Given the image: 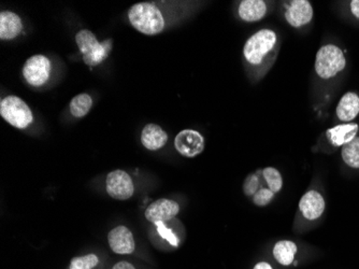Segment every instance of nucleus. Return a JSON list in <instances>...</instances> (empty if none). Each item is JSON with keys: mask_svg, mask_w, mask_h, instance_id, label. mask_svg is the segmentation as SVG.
<instances>
[{"mask_svg": "<svg viewBox=\"0 0 359 269\" xmlns=\"http://www.w3.org/2000/svg\"><path fill=\"white\" fill-rule=\"evenodd\" d=\"M128 18L135 29L144 35H157L165 28L164 16L153 4L140 3L133 6L128 11Z\"/></svg>", "mask_w": 359, "mask_h": 269, "instance_id": "f257e3e1", "label": "nucleus"}, {"mask_svg": "<svg viewBox=\"0 0 359 269\" xmlns=\"http://www.w3.org/2000/svg\"><path fill=\"white\" fill-rule=\"evenodd\" d=\"M76 44L81 53L83 54V60L88 66H97L102 64L112 48V41L98 42L96 36L90 30L82 29L76 34Z\"/></svg>", "mask_w": 359, "mask_h": 269, "instance_id": "f03ea898", "label": "nucleus"}, {"mask_svg": "<svg viewBox=\"0 0 359 269\" xmlns=\"http://www.w3.org/2000/svg\"><path fill=\"white\" fill-rule=\"evenodd\" d=\"M346 60L344 52L334 44L322 46L316 54V72L324 80L334 78L346 68Z\"/></svg>", "mask_w": 359, "mask_h": 269, "instance_id": "7ed1b4c3", "label": "nucleus"}, {"mask_svg": "<svg viewBox=\"0 0 359 269\" xmlns=\"http://www.w3.org/2000/svg\"><path fill=\"white\" fill-rule=\"evenodd\" d=\"M0 115L16 129H24L34 122V115L23 99L7 96L0 103Z\"/></svg>", "mask_w": 359, "mask_h": 269, "instance_id": "20e7f679", "label": "nucleus"}, {"mask_svg": "<svg viewBox=\"0 0 359 269\" xmlns=\"http://www.w3.org/2000/svg\"><path fill=\"white\" fill-rule=\"evenodd\" d=\"M276 44V34L271 29H262L245 42L244 58L250 64L258 65L263 62Z\"/></svg>", "mask_w": 359, "mask_h": 269, "instance_id": "39448f33", "label": "nucleus"}, {"mask_svg": "<svg viewBox=\"0 0 359 269\" xmlns=\"http://www.w3.org/2000/svg\"><path fill=\"white\" fill-rule=\"evenodd\" d=\"M51 62L43 55H35L28 58L23 67V76L30 86H43L51 74Z\"/></svg>", "mask_w": 359, "mask_h": 269, "instance_id": "423d86ee", "label": "nucleus"}, {"mask_svg": "<svg viewBox=\"0 0 359 269\" xmlns=\"http://www.w3.org/2000/svg\"><path fill=\"white\" fill-rule=\"evenodd\" d=\"M205 145V138L203 135L193 129L180 131L175 139V150L180 155L189 159H193L203 153Z\"/></svg>", "mask_w": 359, "mask_h": 269, "instance_id": "0eeeda50", "label": "nucleus"}, {"mask_svg": "<svg viewBox=\"0 0 359 269\" xmlns=\"http://www.w3.org/2000/svg\"><path fill=\"white\" fill-rule=\"evenodd\" d=\"M106 189L111 197L118 200L129 199L135 193L134 182L124 171H114L109 173Z\"/></svg>", "mask_w": 359, "mask_h": 269, "instance_id": "6e6552de", "label": "nucleus"}, {"mask_svg": "<svg viewBox=\"0 0 359 269\" xmlns=\"http://www.w3.org/2000/svg\"><path fill=\"white\" fill-rule=\"evenodd\" d=\"M180 212V206L177 202L166 198L155 200L145 210V218L151 223L170 221Z\"/></svg>", "mask_w": 359, "mask_h": 269, "instance_id": "1a4fd4ad", "label": "nucleus"}, {"mask_svg": "<svg viewBox=\"0 0 359 269\" xmlns=\"http://www.w3.org/2000/svg\"><path fill=\"white\" fill-rule=\"evenodd\" d=\"M108 242L111 250L116 254H132L136 249L134 236L126 226L113 228L108 235Z\"/></svg>", "mask_w": 359, "mask_h": 269, "instance_id": "9d476101", "label": "nucleus"}, {"mask_svg": "<svg viewBox=\"0 0 359 269\" xmlns=\"http://www.w3.org/2000/svg\"><path fill=\"white\" fill-rule=\"evenodd\" d=\"M285 19L292 27H302L313 19V8L308 0H294L286 10Z\"/></svg>", "mask_w": 359, "mask_h": 269, "instance_id": "9b49d317", "label": "nucleus"}, {"mask_svg": "<svg viewBox=\"0 0 359 269\" xmlns=\"http://www.w3.org/2000/svg\"><path fill=\"white\" fill-rule=\"evenodd\" d=\"M325 208H326V203L324 197L318 191L306 192L300 199L299 210L302 216L310 221H314L316 218H320L324 214Z\"/></svg>", "mask_w": 359, "mask_h": 269, "instance_id": "f8f14e48", "label": "nucleus"}, {"mask_svg": "<svg viewBox=\"0 0 359 269\" xmlns=\"http://www.w3.org/2000/svg\"><path fill=\"white\" fill-rule=\"evenodd\" d=\"M168 141V135L166 131L156 124L145 125L141 133V143L144 147L150 151H157L166 145Z\"/></svg>", "mask_w": 359, "mask_h": 269, "instance_id": "ddd939ff", "label": "nucleus"}, {"mask_svg": "<svg viewBox=\"0 0 359 269\" xmlns=\"http://www.w3.org/2000/svg\"><path fill=\"white\" fill-rule=\"evenodd\" d=\"M238 13L244 22L253 23L265 18L267 5L263 0H243L238 8Z\"/></svg>", "mask_w": 359, "mask_h": 269, "instance_id": "4468645a", "label": "nucleus"}, {"mask_svg": "<svg viewBox=\"0 0 359 269\" xmlns=\"http://www.w3.org/2000/svg\"><path fill=\"white\" fill-rule=\"evenodd\" d=\"M23 24L18 14L11 11L0 13V39L12 40L21 34Z\"/></svg>", "mask_w": 359, "mask_h": 269, "instance_id": "2eb2a0df", "label": "nucleus"}, {"mask_svg": "<svg viewBox=\"0 0 359 269\" xmlns=\"http://www.w3.org/2000/svg\"><path fill=\"white\" fill-rule=\"evenodd\" d=\"M359 114V96L354 92H348L340 99L337 106V115L342 122H351Z\"/></svg>", "mask_w": 359, "mask_h": 269, "instance_id": "dca6fc26", "label": "nucleus"}, {"mask_svg": "<svg viewBox=\"0 0 359 269\" xmlns=\"http://www.w3.org/2000/svg\"><path fill=\"white\" fill-rule=\"evenodd\" d=\"M359 126L356 123L350 124H341L332 127L327 131V137L330 143L336 147H344L346 143H351L353 139L356 138Z\"/></svg>", "mask_w": 359, "mask_h": 269, "instance_id": "f3484780", "label": "nucleus"}, {"mask_svg": "<svg viewBox=\"0 0 359 269\" xmlns=\"http://www.w3.org/2000/svg\"><path fill=\"white\" fill-rule=\"evenodd\" d=\"M298 248L295 242L290 240H281L276 242L273 248V256L276 262L284 266H288L295 262V256L297 254Z\"/></svg>", "mask_w": 359, "mask_h": 269, "instance_id": "a211bd4d", "label": "nucleus"}, {"mask_svg": "<svg viewBox=\"0 0 359 269\" xmlns=\"http://www.w3.org/2000/svg\"><path fill=\"white\" fill-rule=\"evenodd\" d=\"M93 107L92 97L88 94L76 95L70 103V112L74 117H83L90 112Z\"/></svg>", "mask_w": 359, "mask_h": 269, "instance_id": "6ab92c4d", "label": "nucleus"}, {"mask_svg": "<svg viewBox=\"0 0 359 269\" xmlns=\"http://www.w3.org/2000/svg\"><path fill=\"white\" fill-rule=\"evenodd\" d=\"M341 157L348 167L355 169L359 168V137H356L342 147Z\"/></svg>", "mask_w": 359, "mask_h": 269, "instance_id": "aec40b11", "label": "nucleus"}, {"mask_svg": "<svg viewBox=\"0 0 359 269\" xmlns=\"http://www.w3.org/2000/svg\"><path fill=\"white\" fill-rule=\"evenodd\" d=\"M264 178L267 181L268 189L271 190L274 194L279 193L283 188V178L278 169L273 167H267L263 171Z\"/></svg>", "mask_w": 359, "mask_h": 269, "instance_id": "412c9836", "label": "nucleus"}, {"mask_svg": "<svg viewBox=\"0 0 359 269\" xmlns=\"http://www.w3.org/2000/svg\"><path fill=\"white\" fill-rule=\"evenodd\" d=\"M100 258L95 254H88L84 256H76L70 262L69 269H93L98 265Z\"/></svg>", "mask_w": 359, "mask_h": 269, "instance_id": "4be33fe9", "label": "nucleus"}, {"mask_svg": "<svg viewBox=\"0 0 359 269\" xmlns=\"http://www.w3.org/2000/svg\"><path fill=\"white\" fill-rule=\"evenodd\" d=\"M274 193L270 189H259L253 196V203L258 207H265L269 205L273 199Z\"/></svg>", "mask_w": 359, "mask_h": 269, "instance_id": "5701e85b", "label": "nucleus"}, {"mask_svg": "<svg viewBox=\"0 0 359 269\" xmlns=\"http://www.w3.org/2000/svg\"><path fill=\"white\" fill-rule=\"evenodd\" d=\"M155 225H156L157 232L161 235V238H164L165 240H167L173 247L177 246L179 240H177V236H175V232L170 228H167L165 222H157V223H155Z\"/></svg>", "mask_w": 359, "mask_h": 269, "instance_id": "b1692460", "label": "nucleus"}, {"mask_svg": "<svg viewBox=\"0 0 359 269\" xmlns=\"http://www.w3.org/2000/svg\"><path fill=\"white\" fill-rule=\"evenodd\" d=\"M259 190V179L257 176L252 175L244 181L243 191L247 196H254Z\"/></svg>", "mask_w": 359, "mask_h": 269, "instance_id": "393cba45", "label": "nucleus"}, {"mask_svg": "<svg viewBox=\"0 0 359 269\" xmlns=\"http://www.w3.org/2000/svg\"><path fill=\"white\" fill-rule=\"evenodd\" d=\"M112 269H136L132 263L126 262V261H122V262L116 263Z\"/></svg>", "mask_w": 359, "mask_h": 269, "instance_id": "a878e982", "label": "nucleus"}, {"mask_svg": "<svg viewBox=\"0 0 359 269\" xmlns=\"http://www.w3.org/2000/svg\"><path fill=\"white\" fill-rule=\"evenodd\" d=\"M351 11H352L353 15L359 20V0L351 1Z\"/></svg>", "mask_w": 359, "mask_h": 269, "instance_id": "bb28decb", "label": "nucleus"}, {"mask_svg": "<svg viewBox=\"0 0 359 269\" xmlns=\"http://www.w3.org/2000/svg\"><path fill=\"white\" fill-rule=\"evenodd\" d=\"M254 269H273V268H272V266H271V265L269 264V263L259 262L255 265V267H254Z\"/></svg>", "mask_w": 359, "mask_h": 269, "instance_id": "cd10ccee", "label": "nucleus"}]
</instances>
